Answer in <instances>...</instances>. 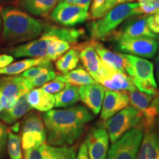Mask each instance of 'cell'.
I'll return each mask as SVG.
<instances>
[{"mask_svg": "<svg viewBox=\"0 0 159 159\" xmlns=\"http://www.w3.org/2000/svg\"><path fill=\"white\" fill-rule=\"evenodd\" d=\"M158 11H159V10H158Z\"/></svg>", "mask_w": 159, "mask_h": 159, "instance_id": "obj_47", "label": "cell"}, {"mask_svg": "<svg viewBox=\"0 0 159 159\" xmlns=\"http://www.w3.org/2000/svg\"><path fill=\"white\" fill-rule=\"evenodd\" d=\"M43 32L55 35L58 39L70 43L72 46L78 43L79 39L85 35V31L83 29L66 28L49 25H45Z\"/></svg>", "mask_w": 159, "mask_h": 159, "instance_id": "obj_25", "label": "cell"}, {"mask_svg": "<svg viewBox=\"0 0 159 159\" xmlns=\"http://www.w3.org/2000/svg\"><path fill=\"white\" fill-rule=\"evenodd\" d=\"M29 91L21 77H0V92L2 95L3 109L11 108L21 95Z\"/></svg>", "mask_w": 159, "mask_h": 159, "instance_id": "obj_12", "label": "cell"}, {"mask_svg": "<svg viewBox=\"0 0 159 159\" xmlns=\"http://www.w3.org/2000/svg\"><path fill=\"white\" fill-rule=\"evenodd\" d=\"M21 138L24 152L45 144L47 130L42 118L34 113L27 115L23 121Z\"/></svg>", "mask_w": 159, "mask_h": 159, "instance_id": "obj_7", "label": "cell"}, {"mask_svg": "<svg viewBox=\"0 0 159 159\" xmlns=\"http://www.w3.org/2000/svg\"><path fill=\"white\" fill-rule=\"evenodd\" d=\"M114 7H116V5L113 0H91L88 19L97 20L100 19Z\"/></svg>", "mask_w": 159, "mask_h": 159, "instance_id": "obj_29", "label": "cell"}, {"mask_svg": "<svg viewBox=\"0 0 159 159\" xmlns=\"http://www.w3.org/2000/svg\"><path fill=\"white\" fill-rule=\"evenodd\" d=\"M80 61V52L75 46L69 49L63 56H61L55 62V67L63 74L69 72L77 67Z\"/></svg>", "mask_w": 159, "mask_h": 159, "instance_id": "obj_28", "label": "cell"}, {"mask_svg": "<svg viewBox=\"0 0 159 159\" xmlns=\"http://www.w3.org/2000/svg\"><path fill=\"white\" fill-rule=\"evenodd\" d=\"M147 22L149 29L155 34L159 35V11H157L154 14L148 16Z\"/></svg>", "mask_w": 159, "mask_h": 159, "instance_id": "obj_36", "label": "cell"}, {"mask_svg": "<svg viewBox=\"0 0 159 159\" xmlns=\"http://www.w3.org/2000/svg\"><path fill=\"white\" fill-rule=\"evenodd\" d=\"M159 43L156 39L139 37L116 41V49L125 54H130L147 58H152L156 55Z\"/></svg>", "mask_w": 159, "mask_h": 159, "instance_id": "obj_9", "label": "cell"}, {"mask_svg": "<svg viewBox=\"0 0 159 159\" xmlns=\"http://www.w3.org/2000/svg\"><path fill=\"white\" fill-rule=\"evenodd\" d=\"M66 84V83H63L62 81L54 79V80H52L51 82H48L43 85L41 89L48 94H57L65 88Z\"/></svg>", "mask_w": 159, "mask_h": 159, "instance_id": "obj_34", "label": "cell"}, {"mask_svg": "<svg viewBox=\"0 0 159 159\" xmlns=\"http://www.w3.org/2000/svg\"><path fill=\"white\" fill-rule=\"evenodd\" d=\"M56 73L54 70L52 69H49L48 70L46 71L45 72L42 73L39 76L34 78L31 79H25L24 78V81H25V85L28 88L30 91L32 89L36 87L42 86L43 85L46 84L47 83L49 82V81L53 80L56 77Z\"/></svg>", "mask_w": 159, "mask_h": 159, "instance_id": "obj_32", "label": "cell"}, {"mask_svg": "<svg viewBox=\"0 0 159 159\" xmlns=\"http://www.w3.org/2000/svg\"><path fill=\"white\" fill-rule=\"evenodd\" d=\"M156 69L157 80H158V83L159 85V51L156 58Z\"/></svg>", "mask_w": 159, "mask_h": 159, "instance_id": "obj_41", "label": "cell"}, {"mask_svg": "<svg viewBox=\"0 0 159 159\" xmlns=\"http://www.w3.org/2000/svg\"><path fill=\"white\" fill-rule=\"evenodd\" d=\"M3 110V104H2V93L0 92V114Z\"/></svg>", "mask_w": 159, "mask_h": 159, "instance_id": "obj_44", "label": "cell"}, {"mask_svg": "<svg viewBox=\"0 0 159 159\" xmlns=\"http://www.w3.org/2000/svg\"><path fill=\"white\" fill-rule=\"evenodd\" d=\"M13 61V57L8 55H0V68L7 66Z\"/></svg>", "mask_w": 159, "mask_h": 159, "instance_id": "obj_39", "label": "cell"}, {"mask_svg": "<svg viewBox=\"0 0 159 159\" xmlns=\"http://www.w3.org/2000/svg\"><path fill=\"white\" fill-rule=\"evenodd\" d=\"M56 108H69V106L76 104L80 99L78 86L66 84L65 88L55 95Z\"/></svg>", "mask_w": 159, "mask_h": 159, "instance_id": "obj_27", "label": "cell"}, {"mask_svg": "<svg viewBox=\"0 0 159 159\" xmlns=\"http://www.w3.org/2000/svg\"><path fill=\"white\" fill-rule=\"evenodd\" d=\"M142 114L134 107H127L113 116L105 124L112 144L142 121Z\"/></svg>", "mask_w": 159, "mask_h": 159, "instance_id": "obj_5", "label": "cell"}, {"mask_svg": "<svg viewBox=\"0 0 159 159\" xmlns=\"http://www.w3.org/2000/svg\"><path fill=\"white\" fill-rule=\"evenodd\" d=\"M1 15L3 39L10 45L33 41L43 33L45 25L42 21L13 6L3 7Z\"/></svg>", "mask_w": 159, "mask_h": 159, "instance_id": "obj_2", "label": "cell"}, {"mask_svg": "<svg viewBox=\"0 0 159 159\" xmlns=\"http://www.w3.org/2000/svg\"><path fill=\"white\" fill-rule=\"evenodd\" d=\"M58 0H18L19 7L30 14L46 17L51 13Z\"/></svg>", "mask_w": 159, "mask_h": 159, "instance_id": "obj_19", "label": "cell"}, {"mask_svg": "<svg viewBox=\"0 0 159 159\" xmlns=\"http://www.w3.org/2000/svg\"><path fill=\"white\" fill-rule=\"evenodd\" d=\"M105 88L116 91H130L136 89L131 77L126 73L115 71L100 83Z\"/></svg>", "mask_w": 159, "mask_h": 159, "instance_id": "obj_24", "label": "cell"}, {"mask_svg": "<svg viewBox=\"0 0 159 159\" xmlns=\"http://www.w3.org/2000/svg\"><path fill=\"white\" fill-rule=\"evenodd\" d=\"M138 3L144 15L154 14L159 10V0H138Z\"/></svg>", "mask_w": 159, "mask_h": 159, "instance_id": "obj_33", "label": "cell"}, {"mask_svg": "<svg viewBox=\"0 0 159 159\" xmlns=\"http://www.w3.org/2000/svg\"><path fill=\"white\" fill-rule=\"evenodd\" d=\"M1 24H2V22H1V17H0V33H1Z\"/></svg>", "mask_w": 159, "mask_h": 159, "instance_id": "obj_46", "label": "cell"}, {"mask_svg": "<svg viewBox=\"0 0 159 159\" xmlns=\"http://www.w3.org/2000/svg\"><path fill=\"white\" fill-rule=\"evenodd\" d=\"M28 92L21 95L13 105L9 109H3L0 114V119L7 124H13L28 113L32 109L27 100Z\"/></svg>", "mask_w": 159, "mask_h": 159, "instance_id": "obj_20", "label": "cell"}, {"mask_svg": "<svg viewBox=\"0 0 159 159\" xmlns=\"http://www.w3.org/2000/svg\"><path fill=\"white\" fill-rule=\"evenodd\" d=\"M94 40L91 39L80 43H77L75 47L79 50L80 59L85 70L97 82L99 72L102 66V61L99 58L94 48Z\"/></svg>", "mask_w": 159, "mask_h": 159, "instance_id": "obj_15", "label": "cell"}, {"mask_svg": "<svg viewBox=\"0 0 159 159\" xmlns=\"http://www.w3.org/2000/svg\"><path fill=\"white\" fill-rule=\"evenodd\" d=\"M51 69V67H45V66H34L32 68L27 69L24 71L20 75V77L25 79H31L36 77L42 73L45 72L46 71Z\"/></svg>", "mask_w": 159, "mask_h": 159, "instance_id": "obj_35", "label": "cell"}, {"mask_svg": "<svg viewBox=\"0 0 159 159\" xmlns=\"http://www.w3.org/2000/svg\"><path fill=\"white\" fill-rule=\"evenodd\" d=\"M76 0H58V3L61 2H66L69 4H75Z\"/></svg>", "mask_w": 159, "mask_h": 159, "instance_id": "obj_43", "label": "cell"}, {"mask_svg": "<svg viewBox=\"0 0 159 159\" xmlns=\"http://www.w3.org/2000/svg\"><path fill=\"white\" fill-rule=\"evenodd\" d=\"M85 142L89 159H106L108 152L109 136L105 128L95 126L91 128Z\"/></svg>", "mask_w": 159, "mask_h": 159, "instance_id": "obj_13", "label": "cell"}, {"mask_svg": "<svg viewBox=\"0 0 159 159\" xmlns=\"http://www.w3.org/2000/svg\"><path fill=\"white\" fill-rule=\"evenodd\" d=\"M91 2V0H76L75 1V5H77L82 7H86V8L89 9Z\"/></svg>", "mask_w": 159, "mask_h": 159, "instance_id": "obj_40", "label": "cell"}, {"mask_svg": "<svg viewBox=\"0 0 159 159\" xmlns=\"http://www.w3.org/2000/svg\"><path fill=\"white\" fill-rule=\"evenodd\" d=\"M50 18L64 27H73L89 19V8L75 4L61 2L51 12Z\"/></svg>", "mask_w": 159, "mask_h": 159, "instance_id": "obj_8", "label": "cell"}, {"mask_svg": "<svg viewBox=\"0 0 159 159\" xmlns=\"http://www.w3.org/2000/svg\"><path fill=\"white\" fill-rule=\"evenodd\" d=\"M7 1H9V0H0V3L5 2H7Z\"/></svg>", "mask_w": 159, "mask_h": 159, "instance_id": "obj_45", "label": "cell"}, {"mask_svg": "<svg viewBox=\"0 0 159 159\" xmlns=\"http://www.w3.org/2000/svg\"><path fill=\"white\" fill-rule=\"evenodd\" d=\"M132 1H134V0H113V2H114L116 6L118 5H121V4L131 2Z\"/></svg>", "mask_w": 159, "mask_h": 159, "instance_id": "obj_42", "label": "cell"}, {"mask_svg": "<svg viewBox=\"0 0 159 159\" xmlns=\"http://www.w3.org/2000/svg\"><path fill=\"white\" fill-rule=\"evenodd\" d=\"M55 79L75 86H83V85L94 84L97 83L89 74L88 71L82 68L73 69L65 74L57 75Z\"/></svg>", "mask_w": 159, "mask_h": 159, "instance_id": "obj_26", "label": "cell"}, {"mask_svg": "<svg viewBox=\"0 0 159 159\" xmlns=\"http://www.w3.org/2000/svg\"><path fill=\"white\" fill-rule=\"evenodd\" d=\"M76 159H89L88 150H87V146L85 142H83L80 146Z\"/></svg>", "mask_w": 159, "mask_h": 159, "instance_id": "obj_38", "label": "cell"}, {"mask_svg": "<svg viewBox=\"0 0 159 159\" xmlns=\"http://www.w3.org/2000/svg\"><path fill=\"white\" fill-rule=\"evenodd\" d=\"M144 15L138 2H128L118 5L97 20L89 24V29L91 39H107L125 20L136 16Z\"/></svg>", "mask_w": 159, "mask_h": 159, "instance_id": "obj_3", "label": "cell"}, {"mask_svg": "<svg viewBox=\"0 0 159 159\" xmlns=\"http://www.w3.org/2000/svg\"><path fill=\"white\" fill-rule=\"evenodd\" d=\"M94 48L99 58L103 62L111 66L114 69L118 71L125 72V66L127 64V61L123 56L122 53H116L107 49L104 45L99 43L98 41L94 40Z\"/></svg>", "mask_w": 159, "mask_h": 159, "instance_id": "obj_21", "label": "cell"}, {"mask_svg": "<svg viewBox=\"0 0 159 159\" xmlns=\"http://www.w3.org/2000/svg\"><path fill=\"white\" fill-rule=\"evenodd\" d=\"M7 139V128L0 122V156L3 153L5 150L6 142Z\"/></svg>", "mask_w": 159, "mask_h": 159, "instance_id": "obj_37", "label": "cell"}, {"mask_svg": "<svg viewBox=\"0 0 159 159\" xmlns=\"http://www.w3.org/2000/svg\"><path fill=\"white\" fill-rule=\"evenodd\" d=\"M143 136L142 128H132L125 133L111 145L108 152V159H136Z\"/></svg>", "mask_w": 159, "mask_h": 159, "instance_id": "obj_6", "label": "cell"}, {"mask_svg": "<svg viewBox=\"0 0 159 159\" xmlns=\"http://www.w3.org/2000/svg\"><path fill=\"white\" fill-rule=\"evenodd\" d=\"M7 150L11 159H23L21 151V138L12 132L8 133Z\"/></svg>", "mask_w": 159, "mask_h": 159, "instance_id": "obj_31", "label": "cell"}, {"mask_svg": "<svg viewBox=\"0 0 159 159\" xmlns=\"http://www.w3.org/2000/svg\"><path fill=\"white\" fill-rule=\"evenodd\" d=\"M128 94L130 102L132 105V107L140 111L142 114L148 108L154 97L156 96L153 94H149L142 92L137 89L129 91Z\"/></svg>", "mask_w": 159, "mask_h": 159, "instance_id": "obj_30", "label": "cell"}, {"mask_svg": "<svg viewBox=\"0 0 159 159\" xmlns=\"http://www.w3.org/2000/svg\"><path fill=\"white\" fill-rule=\"evenodd\" d=\"M94 116L81 105L50 110L42 115L47 130V141L55 147H69L82 136Z\"/></svg>", "mask_w": 159, "mask_h": 159, "instance_id": "obj_1", "label": "cell"}, {"mask_svg": "<svg viewBox=\"0 0 159 159\" xmlns=\"http://www.w3.org/2000/svg\"><path fill=\"white\" fill-rule=\"evenodd\" d=\"M152 128L146 130L136 159H159V134Z\"/></svg>", "mask_w": 159, "mask_h": 159, "instance_id": "obj_18", "label": "cell"}, {"mask_svg": "<svg viewBox=\"0 0 159 159\" xmlns=\"http://www.w3.org/2000/svg\"><path fill=\"white\" fill-rule=\"evenodd\" d=\"M105 92V87L98 83L79 88L80 99L94 115L100 112Z\"/></svg>", "mask_w": 159, "mask_h": 159, "instance_id": "obj_17", "label": "cell"}, {"mask_svg": "<svg viewBox=\"0 0 159 159\" xmlns=\"http://www.w3.org/2000/svg\"><path fill=\"white\" fill-rule=\"evenodd\" d=\"M27 100L32 108L43 112L52 110L55 105L54 95L45 92L41 89L30 91L27 94Z\"/></svg>", "mask_w": 159, "mask_h": 159, "instance_id": "obj_23", "label": "cell"}, {"mask_svg": "<svg viewBox=\"0 0 159 159\" xmlns=\"http://www.w3.org/2000/svg\"><path fill=\"white\" fill-rule=\"evenodd\" d=\"M25 159H76L77 147H55L43 144L25 151Z\"/></svg>", "mask_w": 159, "mask_h": 159, "instance_id": "obj_14", "label": "cell"}, {"mask_svg": "<svg viewBox=\"0 0 159 159\" xmlns=\"http://www.w3.org/2000/svg\"><path fill=\"white\" fill-rule=\"evenodd\" d=\"M122 55L127 61L125 72L131 77L136 88L146 94H159L152 63L139 56L125 53Z\"/></svg>", "mask_w": 159, "mask_h": 159, "instance_id": "obj_4", "label": "cell"}, {"mask_svg": "<svg viewBox=\"0 0 159 159\" xmlns=\"http://www.w3.org/2000/svg\"><path fill=\"white\" fill-rule=\"evenodd\" d=\"M34 66L52 67L51 61L47 58H28L0 68V75H16L21 74Z\"/></svg>", "mask_w": 159, "mask_h": 159, "instance_id": "obj_22", "label": "cell"}, {"mask_svg": "<svg viewBox=\"0 0 159 159\" xmlns=\"http://www.w3.org/2000/svg\"><path fill=\"white\" fill-rule=\"evenodd\" d=\"M148 16L147 15H141L128 19L120 30L114 31L110 35L111 39L116 42L123 39L139 37H149L159 40V35L155 34L149 29L147 22Z\"/></svg>", "mask_w": 159, "mask_h": 159, "instance_id": "obj_11", "label": "cell"}, {"mask_svg": "<svg viewBox=\"0 0 159 159\" xmlns=\"http://www.w3.org/2000/svg\"><path fill=\"white\" fill-rule=\"evenodd\" d=\"M130 104L129 94L127 91L105 90L102 104L100 118L107 121Z\"/></svg>", "mask_w": 159, "mask_h": 159, "instance_id": "obj_16", "label": "cell"}, {"mask_svg": "<svg viewBox=\"0 0 159 159\" xmlns=\"http://www.w3.org/2000/svg\"><path fill=\"white\" fill-rule=\"evenodd\" d=\"M55 38V35L43 32L41 37L12 48L8 52L15 57L47 58L49 46Z\"/></svg>", "mask_w": 159, "mask_h": 159, "instance_id": "obj_10", "label": "cell"}]
</instances>
